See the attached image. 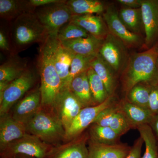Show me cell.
<instances>
[{
    "mask_svg": "<svg viewBox=\"0 0 158 158\" xmlns=\"http://www.w3.org/2000/svg\"><path fill=\"white\" fill-rule=\"evenodd\" d=\"M90 34L87 31L73 23H66L59 30L57 35V38L60 42L88 37Z\"/></svg>",
    "mask_w": 158,
    "mask_h": 158,
    "instance_id": "cell-32",
    "label": "cell"
},
{
    "mask_svg": "<svg viewBox=\"0 0 158 158\" xmlns=\"http://www.w3.org/2000/svg\"><path fill=\"white\" fill-rule=\"evenodd\" d=\"M10 84L6 82H0V100L2 98L5 90Z\"/></svg>",
    "mask_w": 158,
    "mask_h": 158,
    "instance_id": "cell-40",
    "label": "cell"
},
{
    "mask_svg": "<svg viewBox=\"0 0 158 158\" xmlns=\"http://www.w3.org/2000/svg\"><path fill=\"white\" fill-rule=\"evenodd\" d=\"M118 110L110 123V127L121 136L133 128V127L125 115L119 110L118 105Z\"/></svg>",
    "mask_w": 158,
    "mask_h": 158,
    "instance_id": "cell-33",
    "label": "cell"
},
{
    "mask_svg": "<svg viewBox=\"0 0 158 158\" xmlns=\"http://www.w3.org/2000/svg\"><path fill=\"white\" fill-rule=\"evenodd\" d=\"M150 90L151 85L138 84L127 93V100L140 107L148 109Z\"/></svg>",
    "mask_w": 158,
    "mask_h": 158,
    "instance_id": "cell-31",
    "label": "cell"
},
{
    "mask_svg": "<svg viewBox=\"0 0 158 158\" xmlns=\"http://www.w3.org/2000/svg\"><path fill=\"white\" fill-rule=\"evenodd\" d=\"M58 38L49 35L40 44L36 66L40 77L41 106L53 108L62 87V83L55 68L53 54Z\"/></svg>",
    "mask_w": 158,
    "mask_h": 158,
    "instance_id": "cell-1",
    "label": "cell"
},
{
    "mask_svg": "<svg viewBox=\"0 0 158 158\" xmlns=\"http://www.w3.org/2000/svg\"><path fill=\"white\" fill-rule=\"evenodd\" d=\"M99 54L113 70L118 71L125 63L126 45L120 40L110 33L104 40Z\"/></svg>",
    "mask_w": 158,
    "mask_h": 158,
    "instance_id": "cell-11",
    "label": "cell"
},
{
    "mask_svg": "<svg viewBox=\"0 0 158 158\" xmlns=\"http://www.w3.org/2000/svg\"><path fill=\"white\" fill-rule=\"evenodd\" d=\"M103 18L110 34L120 40L126 46L133 47L140 44L141 39L139 35L127 28L120 20L118 13L115 9L109 7L104 12Z\"/></svg>",
    "mask_w": 158,
    "mask_h": 158,
    "instance_id": "cell-10",
    "label": "cell"
},
{
    "mask_svg": "<svg viewBox=\"0 0 158 158\" xmlns=\"http://www.w3.org/2000/svg\"><path fill=\"white\" fill-rule=\"evenodd\" d=\"M25 13H28L25 1L0 0L1 19L10 23Z\"/></svg>",
    "mask_w": 158,
    "mask_h": 158,
    "instance_id": "cell-26",
    "label": "cell"
},
{
    "mask_svg": "<svg viewBox=\"0 0 158 158\" xmlns=\"http://www.w3.org/2000/svg\"><path fill=\"white\" fill-rule=\"evenodd\" d=\"M0 49L8 57L12 56V49L9 31V24L4 26L2 23L0 29Z\"/></svg>",
    "mask_w": 158,
    "mask_h": 158,
    "instance_id": "cell-35",
    "label": "cell"
},
{
    "mask_svg": "<svg viewBox=\"0 0 158 158\" xmlns=\"http://www.w3.org/2000/svg\"><path fill=\"white\" fill-rule=\"evenodd\" d=\"M14 158H35L34 157H31L27 156H17Z\"/></svg>",
    "mask_w": 158,
    "mask_h": 158,
    "instance_id": "cell-41",
    "label": "cell"
},
{
    "mask_svg": "<svg viewBox=\"0 0 158 158\" xmlns=\"http://www.w3.org/2000/svg\"><path fill=\"white\" fill-rule=\"evenodd\" d=\"M131 149L125 144H101L91 140L88 147L89 158H125Z\"/></svg>",
    "mask_w": 158,
    "mask_h": 158,
    "instance_id": "cell-18",
    "label": "cell"
},
{
    "mask_svg": "<svg viewBox=\"0 0 158 158\" xmlns=\"http://www.w3.org/2000/svg\"><path fill=\"white\" fill-rule=\"evenodd\" d=\"M38 76L36 64H31L24 73L9 84L0 100L1 116L8 113L15 104L28 93L35 85Z\"/></svg>",
    "mask_w": 158,
    "mask_h": 158,
    "instance_id": "cell-5",
    "label": "cell"
},
{
    "mask_svg": "<svg viewBox=\"0 0 158 158\" xmlns=\"http://www.w3.org/2000/svg\"><path fill=\"white\" fill-rule=\"evenodd\" d=\"M148 109L154 115L158 114V85H151Z\"/></svg>",
    "mask_w": 158,
    "mask_h": 158,
    "instance_id": "cell-36",
    "label": "cell"
},
{
    "mask_svg": "<svg viewBox=\"0 0 158 158\" xmlns=\"http://www.w3.org/2000/svg\"><path fill=\"white\" fill-rule=\"evenodd\" d=\"M31 65L27 58L18 55L8 57L0 66V82L11 83L24 73Z\"/></svg>",
    "mask_w": 158,
    "mask_h": 158,
    "instance_id": "cell-17",
    "label": "cell"
},
{
    "mask_svg": "<svg viewBox=\"0 0 158 158\" xmlns=\"http://www.w3.org/2000/svg\"><path fill=\"white\" fill-rule=\"evenodd\" d=\"M96 56L75 55L71 65L68 80L62 89H69V85L73 79L80 74L87 71L91 68V62Z\"/></svg>",
    "mask_w": 158,
    "mask_h": 158,
    "instance_id": "cell-30",
    "label": "cell"
},
{
    "mask_svg": "<svg viewBox=\"0 0 158 158\" xmlns=\"http://www.w3.org/2000/svg\"><path fill=\"white\" fill-rule=\"evenodd\" d=\"M69 89L84 107L95 106L91 95L87 71L75 77L71 82Z\"/></svg>",
    "mask_w": 158,
    "mask_h": 158,
    "instance_id": "cell-22",
    "label": "cell"
},
{
    "mask_svg": "<svg viewBox=\"0 0 158 158\" xmlns=\"http://www.w3.org/2000/svg\"><path fill=\"white\" fill-rule=\"evenodd\" d=\"M137 129L145 144V152L142 158H158L156 141L152 128L149 124H144Z\"/></svg>",
    "mask_w": 158,
    "mask_h": 158,
    "instance_id": "cell-29",
    "label": "cell"
},
{
    "mask_svg": "<svg viewBox=\"0 0 158 158\" xmlns=\"http://www.w3.org/2000/svg\"><path fill=\"white\" fill-rule=\"evenodd\" d=\"M70 22L80 26L88 34L98 39L104 40L110 34L103 18L94 14L74 15Z\"/></svg>",
    "mask_w": 158,
    "mask_h": 158,
    "instance_id": "cell-15",
    "label": "cell"
},
{
    "mask_svg": "<svg viewBox=\"0 0 158 158\" xmlns=\"http://www.w3.org/2000/svg\"><path fill=\"white\" fill-rule=\"evenodd\" d=\"M158 48L154 45L130 57L122 76L123 90L127 94L142 82L149 85L158 84Z\"/></svg>",
    "mask_w": 158,
    "mask_h": 158,
    "instance_id": "cell-2",
    "label": "cell"
},
{
    "mask_svg": "<svg viewBox=\"0 0 158 158\" xmlns=\"http://www.w3.org/2000/svg\"><path fill=\"white\" fill-rule=\"evenodd\" d=\"M52 150L48 144L28 134L1 150V155L2 158H14L19 156L45 158L49 157Z\"/></svg>",
    "mask_w": 158,
    "mask_h": 158,
    "instance_id": "cell-7",
    "label": "cell"
},
{
    "mask_svg": "<svg viewBox=\"0 0 158 158\" xmlns=\"http://www.w3.org/2000/svg\"><path fill=\"white\" fill-rule=\"evenodd\" d=\"M114 102L113 95L100 104L83 108L65 132V139L71 140L77 137L85 129L93 124L102 110L114 105Z\"/></svg>",
    "mask_w": 158,
    "mask_h": 158,
    "instance_id": "cell-9",
    "label": "cell"
},
{
    "mask_svg": "<svg viewBox=\"0 0 158 158\" xmlns=\"http://www.w3.org/2000/svg\"><path fill=\"white\" fill-rule=\"evenodd\" d=\"M74 55L69 50L64 47L58 39L54 50L53 60L55 68L62 81V88L64 87L68 80Z\"/></svg>",
    "mask_w": 158,
    "mask_h": 158,
    "instance_id": "cell-20",
    "label": "cell"
},
{
    "mask_svg": "<svg viewBox=\"0 0 158 158\" xmlns=\"http://www.w3.org/2000/svg\"><path fill=\"white\" fill-rule=\"evenodd\" d=\"M144 143L141 137L135 141L132 147L131 148L128 154L125 158H141V148Z\"/></svg>",
    "mask_w": 158,
    "mask_h": 158,
    "instance_id": "cell-37",
    "label": "cell"
},
{
    "mask_svg": "<svg viewBox=\"0 0 158 158\" xmlns=\"http://www.w3.org/2000/svg\"><path fill=\"white\" fill-rule=\"evenodd\" d=\"M141 8L145 44L149 49L158 40V0H142Z\"/></svg>",
    "mask_w": 158,
    "mask_h": 158,
    "instance_id": "cell-12",
    "label": "cell"
},
{
    "mask_svg": "<svg viewBox=\"0 0 158 158\" xmlns=\"http://www.w3.org/2000/svg\"><path fill=\"white\" fill-rule=\"evenodd\" d=\"M118 108L128 119L133 128L144 124H150L154 114L149 109H144L131 103L127 100L118 104Z\"/></svg>",
    "mask_w": 158,
    "mask_h": 158,
    "instance_id": "cell-19",
    "label": "cell"
},
{
    "mask_svg": "<svg viewBox=\"0 0 158 158\" xmlns=\"http://www.w3.org/2000/svg\"><path fill=\"white\" fill-rule=\"evenodd\" d=\"M142 0H118V2L131 8H140Z\"/></svg>",
    "mask_w": 158,
    "mask_h": 158,
    "instance_id": "cell-38",
    "label": "cell"
},
{
    "mask_svg": "<svg viewBox=\"0 0 158 158\" xmlns=\"http://www.w3.org/2000/svg\"><path fill=\"white\" fill-rule=\"evenodd\" d=\"M9 31L12 56L34 44H41L50 35L34 13H23L9 23Z\"/></svg>",
    "mask_w": 158,
    "mask_h": 158,
    "instance_id": "cell-3",
    "label": "cell"
},
{
    "mask_svg": "<svg viewBox=\"0 0 158 158\" xmlns=\"http://www.w3.org/2000/svg\"><path fill=\"white\" fill-rule=\"evenodd\" d=\"M66 4L71 11L73 16L104 13L103 3L98 0H69Z\"/></svg>",
    "mask_w": 158,
    "mask_h": 158,
    "instance_id": "cell-24",
    "label": "cell"
},
{
    "mask_svg": "<svg viewBox=\"0 0 158 158\" xmlns=\"http://www.w3.org/2000/svg\"><path fill=\"white\" fill-rule=\"evenodd\" d=\"M103 41L104 40L98 39L90 34L88 37L60 42L64 47L75 55L97 56L99 54Z\"/></svg>",
    "mask_w": 158,
    "mask_h": 158,
    "instance_id": "cell-16",
    "label": "cell"
},
{
    "mask_svg": "<svg viewBox=\"0 0 158 158\" xmlns=\"http://www.w3.org/2000/svg\"><path fill=\"white\" fill-rule=\"evenodd\" d=\"M91 95L95 105L100 104L109 97L103 82L92 68L87 71Z\"/></svg>",
    "mask_w": 158,
    "mask_h": 158,
    "instance_id": "cell-27",
    "label": "cell"
},
{
    "mask_svg": "<svg viewBox=\"0 0 158 158\" xmlns=\"http://www.w3.org/2000/svg\"><path fill=\"white\" fill-rule=\"evenodd\" d=\"M118 17L127 28L138 34L143 27L141 8H122L118 13Z\"/></svg>",
    "mask_w": 158,
    "mask_h": 158,
    "instance_id": "cell-25",
    "label": "cell"
},
{
    "mask_svg": "<svg viewBox=\"0 0 158 158\" xmlns=\"http://www.w3.org/2000/svg\"><path fill=\"white\" fill-rule=\"evenodd\" d=\"M91 67L103 82L109 96L113 95L116 87V79L113 72L115 71L99 54L92 61Z\"/></svg>",
    "mask_w": 158,
    "mask_h": 158,
    "instance_id": "cell-23",
    "label": "cell"
},
{
    "mask_svg": "<svg viewBox=\"0 0 158 158\" xmlns=\"http://www.w3.org/2000/svg\"><path fill=\"white\" fill-rule=\"evenodd\" d=\"M83 108L81 103L70 89L61 90L54 109L56 113V116L62 123L65 132Z\"/></svg>",
    "mask_w": 158,
    "mask_h": 158,
    "instance_id": "cell-8",
    "label": "cell"
},
{
    "mask_svg": "<svg viewBox=\"0 0 158 158\" xmlns=\"http://www.w3.org/2000/svg\"><path fill=\"white\" fill-rule=\"evenodd\" d=\"M157 65H158V62H157Z\"/></svg>",
    "mask_w": 158,
    "mask_h": 158,
    "instance_id": "cell-42",
    "label": "cell"
},
{
    "mask_svg": "<svg viewBox=\"0 0 158 158\" xmlns=\"http://www.w3.org/2000/svg\"><path fill=\"white\" fill-rule=\"evenodd\" d=\"M41 97L40 87L29 91L15 106L12 118L26 125L40 110Z\"/></svg>",
    "mask_w": 158,
    "mask_h": 158,
    "instance_id": "cell-13",
    "label": "cell"
},
{
    "mask_svg": "<svg viewBox=\"0 0 158 158\" xmlns=\"http://www.w3.org/2000/svg\"><path fill=\"white\" fill-rule=\"evenodd\" d=\"M86 141L85 138H80L52 149L49 157L51 158H89Z\"/></svg>",
    "mask_w": 158,
    "mask_h": 158,
    "instance_id": "cell-21",
    "label": "cell"
},
{
    "mask_svg": "<svg viewBox=\"0 0 158 158\" xmlns=\"http://www.w3.org/2000/svg\"><path fill=\"white\" fill-rule=\"evenodd\" d=\"M26 125L16 121L8 113L1 116L0 148L1 150L13 141L27 135Z\"/></svg>",
    "mask_w": 158,
    "mask_h": 158,
    "instance_id": "cell-14",
    "label": "cell"
},
{
    "mask_svg": "<svg viewBox=\"0 0 158 158\" xmlns=\"http://www.w3.org/2000/svg\"><path fill=\"white\" fill-rule=\"evenodd\" d=\"M149 125L154 130L158 136V114L155 115L152 121Z\"/></svg>",
    "mask_w": 158,
    "mask_h": 158,
    "instance_id": "cell-39",
    "label": "cell"
},
{
    "mask_svg": "<svg viewBox=\"0 0 158 158\" xmlns=\"http://www.w3.org/2000/svg\"><path fill=\"white\" fill-rule=\"evenodd\" d=\"M34 14L49 35L56 37L62 26L69 22L73 16L65 0L37 8Z\"/></svg>",
    "mask_w": 158,
    "mask_h": 158,
    "instance_id": "cell-6",
    "label": "cell"
},
{
    "mask_svg": "<svg viewBox=\"0 0 158 158\" xmlns=\"http://www.w3.org/2000/svg\"><path fill=\"white\" fill-rule=\"evenodd\" d=\"M118 108V105L114 104L102 110L94 120L93 124L100 126L110 127V123Z\"/></svg>",
    "mask_w": 158,
    "mask_h": 158,
    "instance_id": "cell-34",
    "label": "cell"
},
{
    "mask_svg": "<svg viewBox=\"0 0 158 158\" xmlns=\"http://www.w3.org/2000/svg\"><path fill=\"white\" fill-rule=\"evenodd\" d=\"M27 132L48 143H56L65 139V131L56 116L42 110L26 124Z\"/></svg>",
    "mask_w": 158,
    "mask_h": 158,
    "instance_id": "cell-4",
    "label": "cell"
},
{
    "mask_svg": "<svg viewBox=\"0 0 158 158\" xmlns=\"http://www.w3.org/2000/svg\"><path fill=\"white\" fill-rule=\"evenodd\" d=\"M90 140L107 144H118L120 136L110 127L93 124L90 128Z\"/></svg>",
    "mask_w": 158,
    "mask_h": 158,
    "instance_id": "cell-28",
    "label": "cell"
}]
</instances>
